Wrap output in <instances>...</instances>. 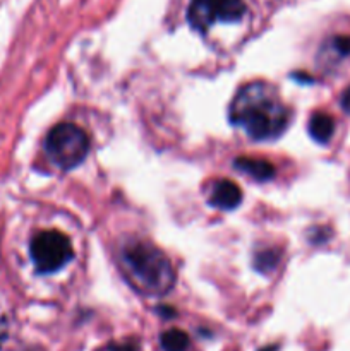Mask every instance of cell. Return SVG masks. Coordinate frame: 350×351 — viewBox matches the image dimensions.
Returning <instances> with one entry per match:
<instances>
[{"mask_svg": "<svg viewBox=\"0 0 350 351\" xmlns=\"http://www.w3.org/2000/svg\"><path fill=\"white\" fill-rule=\"evenodd\" d=\"M233 167H235V170L242 171V173L249 175L250 178L259 182L271 180L275 175L273 165L268 163V161L264 160H256V158H247V156L235 158Z\"/></svg>", "mask_w": 350, "mask_h": 351, "instance_id": "obj_7", "label": "cell"}, {"mask_svg": "<svg viewBox=\"0 0 350 351\" xmlns=\"http://www.w3.org/2000/svg\"><path fill=\"white\" fill-rule=\"evenodd\" d=\"M240 202H242V192H240V187L235 182H216V185L213 187L211 197H209V204L213 208H218L222 211H230V209H235Z\"/></svg>", "mask_w": 350, "mask_h": 351, "instance_id": "obj_6", "label": "cell"}, {"mask_svg": "<svg viewBox=\"0 0 350 351\" xmlns=\"http://www.w3.org/2000/svg\"><path fill=\"white\" fill-rule=\"evenodd\" d=\"M108 351H136V348L130 345H115V346H110Z\"/></svg>", "mask_w": 350, "mask_h": 351, "instance_id": "obj_13", "label": "cell"}, {"mask_svg": "<svg viewBox=\"0 0 350 351\" xmlns=\"http://www.w3.org/2000/svg\"><path fill=\"white\" fill-rule=\"evenodd\" d=\"M246 10L244 0H192L187 9V21L196 31L206 33L216 23H237Z\"/></svg>", "mask_w": 350, "mask_h": 351, "instance_id": "obj_5", "label": "cell"}, {"mask_svg": "<svg viewBox=\"0 0 350 351\" xmlns=\"http://www.w3.org/2000/svg\"><path fill=\"white\" fill-rule=\"evenodd\" d=\"M0 343H2V335H0Z\"/></svg>", "mask_w": 350, "mask_h": 351, "instance_id": "obj_14", "label": "cell"}, {"mask_svg": "<svg viewBox=\"0 0 350 351\" xmlns=\"http://www.w3.org/2000/svg\"><path fill=\"white\" fill-rule=\"evenodd\" d=\"M333 48L342 57H349L350 55V36L347 34H340V36L333 38Z\"/></svg>", "mask_w": 350, "mask_h": 351, "instance_id": "obj_11", "label": "cell"}, {"mask_svg": "<svg viewBox=\"0 0 350 351\" xmlns=\"http://www.w3.org/2000/svg\"><path fill=\"white\" fill-rule=\"evenodd\" d=\"M126 280L148 297H163L174 288L175 271L160 249L146 242H130L120 252Z\"/></svg>", "mask_w": 350, "mask_h": 351, "instance_id": "obj_2", "label": "cell"}, {"mask_svg": "<svg viewBox=\"0 0 350 351\" xmlns=\"http://www.w3.org/2000/svg\"><path fill=\"white\" fill-rule=\"evenodd\" d=\"M45 151L51 163L62 170H72L88 156L89 137L74 123H57L45 139Z\"/></svg>", "mask_w": 350, "mask_h": 351, "instance_id": "obj_3", "label": "cell"}, {"mask_svg": "<svg viewBox=\"0 0 350 351\" xmlns=\"http://www.w3.org/2000/svg\"><path fill=\"white\" fill-rule=\"evenodd\" d=\"M229 117L233 125L254 141L278 139L290 120L288 108L281 103L275 86L264 81L242 86L230 103Z\"/></svg>", "mask_w": 350, "mask_h": 351, "instance_id": "obj_1", "label": "cell"}, {"mask_svg": "<svg viewBox=\"0 0 350 351\" xmlns=\"http://www.w3.org/2000/svg\"><path fill=\"white\" fill-rule=\"evenodd\" d=\"M30 254L38 273L50 274L71 263L74 250L67 235L57 230H45L33 237Z\"/></svg>", "mask_w": 350, "mask_h": 351, "instance_id": "obj_4", "label": "cell"}, {"mask_svg": "<svg viewBox=\"0 0 350 351\" xmlns=\"http://www.w3.org/2000/svg\"><path fill=\"white\" fill-rule=\"evenodd\" d=\"M160 345L163 351H185L189 348V336L180 329H170L161 335Z\"/></svg>", "mask_w": 350, "mask_h": 351, "instance_id": "obj_9", "label": "cell"}, {"mask_svg": "<svg viewBox=\"0 0 350 351\" xmlns=\"http://www.w3.org/2000/svg\"><path fill=\"white\" fill-rule=\"evenodd\" d=\"M280 261V250L268 249L263 252L256 254V261H254V267H256L259 273H270L275 269V266Z\"/></svg>", "mask_w": 350, "mask_h": 351, "instance_id": "obj_10", "label": "cell"}, {"mask_svg": "<svg viewBox=\"0 0 350 351\" xmlns=\"http://www.w3.org/2000/svg\"><path fill=\"white\" fill-rule=\"evenodd\" d=\"M309 136L319 144H326L329 139H331L333 132H335V120H333L331 115L328 113L318 112L311 117L309 120Z\"/></svg>", "mask_w": 350, "mask_h": 351, "instance_id": "obj_8", "label": "cell"}, {"mask_svg": "<svg viewBox=\"0 0 350 351\" xmlns=\"http://www.w3.org/2000/svg\"><path fill=\"white\" fill-rule=\"evenodd\" d=\"M340 103H342V108L345 110L347 113H350V86L345 89V91H343Z\"/></svg>", "mask_w": 350, "mask_h": 351, "instance_id": "obj_12", "label": "cell"}]
</instances>
